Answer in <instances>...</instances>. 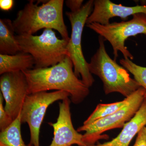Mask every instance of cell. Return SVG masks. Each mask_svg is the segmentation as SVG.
Returning <instances> with one entry per match:
<instances>
[{"mask_svg": "<svg viewBox=\"0 0 146 146\" xmlns=\"http://www.w3.org/2000/svg\"><path fill=\"white\" fill-rule=\"evenodd\" d=\"M69 97L70 94L63 91L37 92L27 96L21 112V119L22 123L28 124L30 144L33 146H40V128L48 107L54 102Z\"/></svg>", "mask_w": 146, "mask_h": 146, "instance_id": "8", "label": "cell"}, {"mask_svg": "<svg viewBox=\"0 0 146 146\" xmlns=\"http://www.w3.org/2000/svg\"><path fill=\"white\" fill-rule=\"evenodd\" d=\"M14 33L12 21L0 19V54L14 55L22 52Z\"/></svg>", "mask_w": 146, "mask_h": 146, "instance_id": "14", "label": "cell"}, {"mask_svg": "<svg viewBox=\"0 0 146 146\" xmlns=\"http://www.w3.org/2000/svg\"><path fill=\"white\" fill-rule=\"evenodd\" d=\"M133 146H146V126L137 134L136 141Z\"/></svg>", "mask_w": 146, "mask_h": 146, "instance_id": "20", "label": "cell"}, {"mask_svg": "<svg viewBox=\"0 0 146 146\" xmlns=\"http://www.w3.org/2000/svg\"><path fill=\"white\" fill-rule=\"evenodd\" d=\"M138 13L146 14V5L127 7L121 4H117L110 0L94 1L93 11L87 18L86 25L94 23L100 25H107L110 20L115 17L123 20Z\"/></svg>", "mask_w": 146, "mask_h": 146, "instance_id": "11", "label": "cell"}, {"mask_svg": "<svg viewBox=\"0 0 146 146\" xmlns=\"http://www.w3.org/2000/svg\"><path fill=\"white\" fill-rule=\"evenodd\" d=\"M21 113L7 128L0 133V146H33L26 145L21 133Z\"/></svg>", "mask_w": 146, "mask_h": 146, "instance_id": "15", "label": "cell"}, {"mask_svg": "<svg viewBox=\"0 0 146 146\" xmlns=\"http://www.w3.org/2000/svg\"><path fill=\"white\" fill-rule=\"evenodd\" d=\"M36 3L30 1L19 11L12 21L15 33L18 35H33L40 30L51 29L60 33L62 39L70 37L63 17V0H49Z\"/></svg>", "mask_w": 146, "mask_h": 146, "instance_id": "2", "label": "cell"}, {"mask_svg": "<svg viewBox=\"0 0 146 146\" xmlns=\"http://www.w3.org/2000/svg\"><path fill=\"white\" fill-rule=\"evenodd\" d=\"M3 97L0 92V130L1 131L5 130L13 122L11 117L5 111L3 106Z\"/></svg>", "mask_w": 146, "mask_h": 146, "instance_id": "18", "label": "cell"}, {"mask_svg": "<svg viewBox=\"0 0 146 146\" xmlns=\"http://www.w3.org/2000/svg\"><path fill=\"white\" fill-rule=\"evenodd\" d=\"M103 37L99 36V46L88 63L89 70L92 74L100 79L106 95L118 93L127 98L141 86L131 77L125 68L109 56L106 49Z\"/></svg>", "mask_w": 146, "mask_h": 146, "instance_id": "3", "label": "cell"}, {"mask_svg": "<svg viewBox=\"0 0 146 146\" xmlns=\"http://www.w3.org/2000/svg\"><path fill=\"white\" fill-rule=\"evenodd\" d=\"M86 26L110 42L115 60L119 51L122 54L124 58L131 60L133 56L125 46V42L130 36L139 34L146 35V14H134L132 19L127 21L114 22L104 25L94 23Z\"/></svg>", "mask_w": 146, "mask_h": 146, "instance_id": "7", "label": "cell"}, {"mask_svg": "<svg viewBox=\"0 0 146 146\" xmlns=\"http://www.w3.org/2000/svg\"><path fill=\"white\" fill-rule=\"evenodd\" d=\"M83 2V0H68L65 1V3L70 9L71 12H75L82 8Z\"/></svg>", "mask_w": 146, "mask_h": 146, "instance_id": "19", "label": "cell"}, {"mask_svg": "<svg viewBox=\"0 0 146 146\" xmlns=\"http://www.w3.org/2000/svg\"><path fill=\"white\" fill-rule=\"evenodd\" d=\"M0 89L5 101V111L15 120L21 113L29 95L25 75L22 71L3 74L0 77Z\"/></svg>", "mask_w": 146, "mask_h": 146, "instance_id": "9", "label": "cell"}, {"mask_svg": "<svg viewBox=\"0 0 146 146\" xmlns=\"http://www.w3.org/2000/svg\"><path fill=\"white\" fill-rule=\"evenodd\" d=\"M120 63L128 72L132 74L134 79L145 89L146 96V67L137 65L129 59H121Z\"/></svg>", "mask_w": 146, "mask_h": 146, "instance_id": "17", "label": "cell"}, {"mask_svg": "<svg viewBox=\"0 0 146 146\" xmlns=\"http://www.w3.org/2000/svg\"><path fill=\"white\" fill-rule=\"evenodd\" d=\"M146 98L145 90L141 87L127 98L125 104L115 113L78 127L77 130L78 132H85L83 134V142L85 146L95 145L100 139H108L107 135H102L105 131L123 127L136 114Z\"/></svg>", "mask_w": 146, "mask_h": 146, "instance_id": "5", "label": "cell"}, {"mask_svg": "<svg viewBox=\"0 0 146 146\" xmlns=\"http://www.w3.org/2000/svg\"><path fill=\"white\" fill-rule=\"evenodd\" d=\"M35 61L31 55L20 52L14 55L0 54V74L21 72L34 68Z\"/></svg>", "mask_w": 146, "mask_h": 146, "instance_id": "13", "label": "cell"}, {"mask_svg": "<svg viewBox=\"0 0 146 146\" xmlns=\"http://www.w3.org/2000/svg\"><path fill=\"white\" fill-rule=\"evenodd\" d=\"M94 1L89 0L75 12H66L70 23L72 33L67 46L68 56L74 66L75 74L89 88L94 84L95 80L88 68V63L84 56L82 48V36L87 18L93 10Z\"/></svg>", "mask_w": 146, "mask_h": 146, "instance_id": "6", "label": "cell"}, {"mask_svg": "<svg viewBox=\"0 0 146 146\" xmlns=\"http://www.w3.org/2000/svg\"><path fill=\"white\" fill-rule=\"evenodd\" d=\"M14 1L13 0H1L0 8L2 10L8 11L13 7Z\"/></svg>", "mask_w": 146, "mask_h": 146, "instance_id": "21", "label": "cell"}, {"mask_svg": "<svg viewBox=\"0 0 146 146\" xmlns=\"http://www.w3.org/2000/svg\"><path fill=\"white\" fill-rule=\"evenodd\" d=\"M72 60L67 56L56 65L23 71L28 84V94L63 91L70 94L71 102L79 104L88 96L89 88L76 75Z\"/></svg>", "mask_w": 146, "mask_h": 146, "instance_id": "1", "label": "cell"}, {"mask_svg": "<svg viewBox=\"0 0 146 146\" xmlns=\"http://www.w3.org/2000/svg\"><path fill=\"white\" fill-rule=\"evenodd\" d=\"M146 126V98L135 115L123 127L119 134L109 142L86 146H129L134 136Z\"/></svg>", "mask_w": 146, "mask_h": 146, "instance_id": "12", "label": "cell"}, {"mask_svg": "<svg viewBox=\"0 0 146 146\" xmlns=\"http://www.w3.org/2000/svg\"><path fill=\"white\" fill-rule=\"evenodd\" d=\"M71 100L66 98L59 103V115L56 122L49 123L54 131V137L48 146H85L83 134L75 129L72 122Z\"/></svg>", "mask_w": 146, "mask_h": 146, "instance_id": "10", "label": "cell"}, {"mask_svg": "<svg viewBox=\"0 0 146 146\" xmlns=\"http://www.w3.org/2000/svg\"><path fill=\"white\" fill-rule=\"evenodd\" d=\"M22 52L31 55L35 61L34 68L53 66L68 56L69 41L59 39L51 29H45L39 35H16Z\"/></svg>", "mask_w": 146, "mask_h": 146, "instance_id": "4", "label": "cell"}, {"mask_svg": "<svg viewBox=\"0 0 146 146\" xmlns=\"http://www.w3.org/2000/svg\"><path fill=\"white\" fill-rule=\"evenodd\" d=\"M127 98L121 101L116 102L110 104H100L97 106L93 112L83 123V125H87L112 115L125 104Z\"/></svg>", "mask_w": 146, "mask_h": 146, "instance_id": "16", "label": "cell"}]
</instances>
